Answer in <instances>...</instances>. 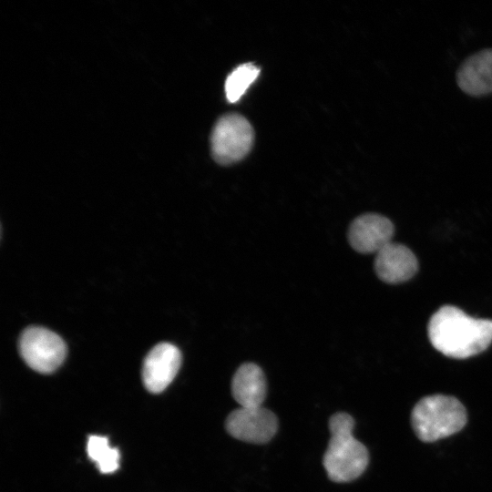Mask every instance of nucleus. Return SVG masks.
Masks as SVG:
<instances>
[{
  "label": "nucleus",
  "instance_id": "7ed1b4c3",
  "mask_svg": "<svg viewBox=\"0 0 492 492\" xmlns=\"http://www.w3.org/2000/svg\"><path fill=\"white\" fill-rule=\"evenodd\" d=\"M465 406L454 396L427 395L420 399L411 413V423L423 442H435L459 432L466 424Z\"/></svg>",
  "mask_w": 492,
  "mask_h": 492
},
{
  "label": "nucleus",
  "instance_id": "9d476101",
  "mask_svg": "<svg viewBox=\"0 0 492 492\" xmlns=\"http://www.w3.org/2000/svg\"><path fill=\"white\" fill-rule=\"evenodd\" d=\"M456 83L465 93L480 97L492 93V49L468 56L456 72Z\"/></svg>",
  "mask_w": 492,
  "mask_h": 492
},
{
  "label": "nucleus",
  "instance_id": "6e6552de",
  "mask_svg": "<svg viewBox=\"0 0 492 492\" xmlns=\"http://www.w3.org/2000/svg\"><path fill=\"white\" fill-rule=\"evenodd\" d=\"M394 231V225L388 218L376 213H366L353 220L348 231V241L358 252L377 253L392 241Z\"/></svg>",
  "mask_w": 492,
  "mask_h": 492
},
{
  "label": "nucleus",
  "instance_id": "20e7f679",
  "mask_svg": "<svg viewBox=\"0 0 492 492\" xmlns=\"http://www.w3.org/2000/svg\"><path fill=\"white\" fill-rule=\"evenodd\" d=\"M253 138V128L243 116L236 113L223 115L211 132L212 157L222 165L235 163L251 150Z\"/></svg>",
  "mask_w": 492,
  "mask_h": 492
},
{
  "label": "nucleus",
  "instance_id": "f257e3e1",
  "mask_svg": "<svg viewBox=\"0 0 492 492\" xmlns=\"http://www.w3.org/2000/svg\"><path fill=\"white\" fill-rule=\"evenodd\" d=\"M430 343L444 355L465 359L485 351L492 342V320L467 315L453 305H444L430 318Z\"/></svg>",
  "mask_w": 492,
  "mask_h": 492
},
{
  "label": "nucleus",
  "instance_id": "f03ea898",
  "mask_svg": "<svg viewBox=\"0 0 492 492\" xmlns=\"http://www.w3.org/2000/svg\"><path fill=\"white\" fill-rule=\"evenodd\" d=\"M354 418L346 413H336L329 419L331 437L323 464L328 477L333 482L353 481L367 467L368 450L354 436Z\"/></svg>",
  "mask_w": 492,
  "mask_h": 492
},
{
  "label": "nucleus",
  "instance_id": "1a4fd4ad",
  "mask_svg": "<svg viewBox=\"0 0 492 492\" xmlns=\"http://www.w3.org/2000/svg\"><path fill=\"white\" fill-rule=\"evenodd\" d=\"M418 269L415 255L406 246L390 242L377 253L374 271L387 283H399L412 278Z\"/></svg>",
  "mask_w": 492,
  "mask_h": 492
},
{
  "label": "nucleus",
  "instance_id": "39448f33",
  "mask_svg": "<svg viewBox=\"0 0 492 492\" xmlns=\"http://www.w3.org/2000/svg\"><path fill=\"white\" fill-rule=\"evenodd\" d=\"M19 352L33 370L50 374L64 362L67 345L63 339L54 332L43 327H28L19 339Z\"/></svg>",
  "mask_w": 492,
  "mask_h": 492
},
{
  "label": "nucleus",
  "instance_id": "f8f14e48",
  "mask_svg": "<svg viewBox=\"0 0 492 492\" xmlns=\"http://www.w3.org/2000/svg\"><path fill=\"white\" fill-rule=\"evenodd\" d=\"M89 458L97 464L101 473L109 474L118 470L120 455L118 448L109 445L108 439L102 436H89L87 443Z\"/></svg>",
  "mask_w": 492,
  "mask_h": 492
},
{
  "label": "nucleus",
  "instance_id": "ddd939ff",
  "mask_svg": "<svg viewBox=\"0 0 492 492\" xmlns=\"http://www.w3.org/2000/svg\"><path fill=\"white\" fill-rule=\"evenodd\" d=\"M260 68L252 63H245L234 68L225 81V94L229 102H237L255 81Z\"/></svg>",
  "mask_w": 492,
  "mask_h": 492
},
{
  "label": "nucleus",
  "instance_id": "0eeeda50",
  "mask_svg": "<svg viewBox=\"0 0 492 492\" xmlns=\"http://www.w3.org/2000/svg\"><path fill=\"white\" fill-rule=\"evenodd\" d=\"M181 364L179 348L169 343H161L147 354L142 367L145 388L154 394L162 392L175 378Z\"/></svg>",
  "mask_w": 492,
  "mask_h": 492
},
{
  "label": "nucleus",
  "instance_id": "9b49d317",
  "mask_svg": "<svg viewBox=\"0 0 492 492\" xmlns=\"http://www.w3.org/2000/svg\"><path fill=\"white\" fill-rule=\"evenodd\" d=\"M231 394L241 407L261 406L267 384L261 367L252 363L241 364L232 377Z\"/></svg>",
  "mask_w": 492,
  "mask_h": 492
},
{
  "label": "nucleus",
  "instance_id": "423d86ee",
  "mask_svg": "<svg viewBox=\"0 0 492 492\" xmlns=\"http://www.w3.org/2000/svg\"><path fill=\"white\" fill-rule=\"evenodd\" d=\"M225 428L234 438L255 444L270 441L278 429L276 415L262 407H240L226 418Z\"/></svg>",
  "mask_w": 492,
  "mask_h": 492
}]
</instances>
